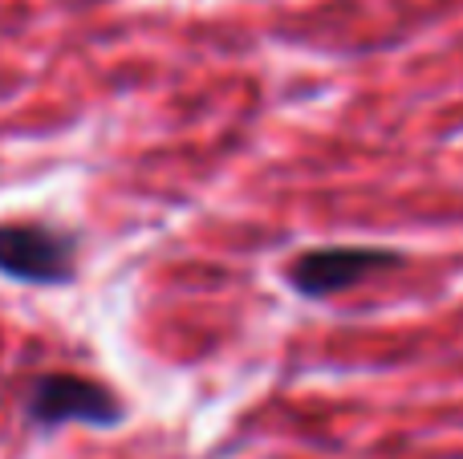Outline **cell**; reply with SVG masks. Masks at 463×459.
Returning <instances> with one entry per match:
<instances>
[{"label":"cell","instance_id":"cell-1","mask_svg":"<svg viewBox=\"0 0 463 459\" xmlns=\"http://www.w3.org/2000/svg\"><path fill=\"white\" fill-rule=\"evenodd\" d=\"M24 415H29L33 427L53 431L65 427V423H86V427L110 431L127 419V407L118 403L110 387L86 379V374H41L29 387V398H24Z\"/></svg>","mask_w":463,"mask_h":459},{"label":"cell","instance_id":"cell-2","mask_svg":"<svg viewBox=\"0 0 463 459\" xmlns=\"http://www.w3.org/2000/svg\"><path fill=\"white\" fill-rule=\"evenodd\" d=\"M407 257L394 248H374V244H326V248H309L297 252L285 268V281L293 285L301 297L309 301H326L334 293L358 289L362 281L378 273L402 268Z\"/></svg>","mask_w":463,"mask_h":459},{"label":"cell","instance_id":"cell-3","mask_svg":"<svg viewBox=\"0 0 463 459\" xmlns=\"http://www.w3.org/2000/svg\"><path fill=\"white\" fill-rule=\"evenodd\" d=\"M78 240L49 224H0V276L21 285H70Z\"/></svg>","mask_w":463,"mask_h":459}]
</instances>
